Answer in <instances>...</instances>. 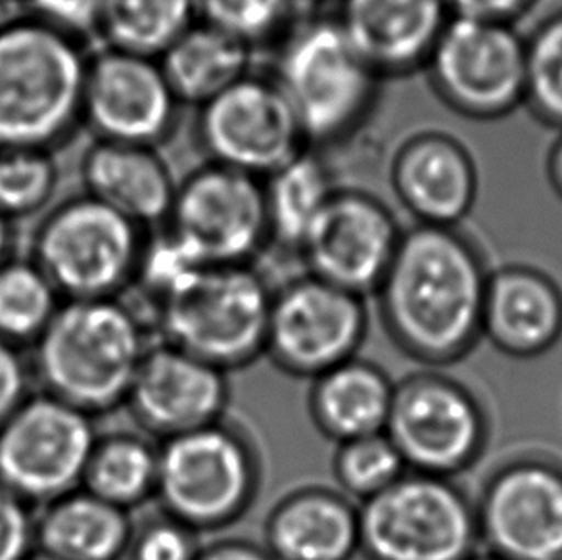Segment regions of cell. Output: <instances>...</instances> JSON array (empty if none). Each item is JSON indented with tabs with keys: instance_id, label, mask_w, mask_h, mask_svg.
<instances>
[{
	"instance_id": "obj_20",
	"label": "cell",
	"mask_w": 562,
	"mask_h": 560,
	"mask_svg": "<svg viewBox=\"0 0 562 560\" xmlns=\"http://www.w3.org/2000/svg\"><path fill=\"white\" fill-rule=\"evenodd\" d=\"M338 22L380 77L425 68L453 18L446 0H340Z\"/></svg>"
},
{
	"instance_id": "obj_38",
	"label": "cell",
	"mask_w": 562,
	"mask_h": 560,
	"mask_svg": "<svg viewBox=\"0 0 562 560\" xmlns=\"http://www.w3.org/2000/svg\"><path fill=\"white\" fill-rule=\"evenodd\" d=\"M25 369L10 341L0 338V426L25 400Z\"/></svg>"
},
{
	"instance_id": "obj_42",
	"label": "cell",
	"mask_w": 562,
	"mask_h": 560,
	"mask_svg": "<svg viewBox=\"0 0 562 560\" xmlns=\"http://www.w3.org/2000/svg\"><path fill=\"white\" fill-rule=\"evenodd\" d=\"M8 244H10V231H8L7 217L0 215V266H4Z\"/></svg>"
},
{
	"instance_id": "obj_17",
	"label": "cell",
	"mask_w": 562,
	"mask_h": 560,
	"mask_svg": "<svg viewBox=\"0 0 562 560\" xmlns=\"http://www.w3.org/2000/svg\"><path fill=\"white\" fill-rule=\"evenodd\" d=\"M179 108L156 58L106 48L89 60L83 117L99 141L158 148L176 131Z\"/></svg>"
},
{
	"instance_id": "obj_9",
	"label": "cell",
	"mask_w": 562,
	"mask_h": 560,
	"mask_svg": "<svg viewBox=\"0 0 562 560\" xmlns=\"http://www.w3.org/2000/svg\"><path fill=\"white\" fill-rule=\"evenodd\" d=\"M146 238V228L87 194L45 221L35 266L68 302L120 298L135 284Z\"/></svg>"
},
{
	"instance_id": "obj_4",
	"label": "cell",
	"mask_w": 562,
	"mask_h": 560,
	"mask_svg": "<svg viewBox=\"0 0 562 560\" xmlns=\"http://www.w3.org/2000/svg\"><path fill=\"white\" fill-rule=\"evenodd\" d=\"M89 60L76 37L41 20L0 27V150L45 146L83 117Z\"/></svg>"
},
{
	"instance_id": "obj_5",
	"label": "cell",
	"mask_w": 562,
	"mask_h": 560,
	"mask_svg": "<svg viewBox=\"0 0 562 560\" xmlns=\"http://www.w3.org/2000/svg\"><path fill=\"white\" fill-rule=\"evenodd\" d=\"M274 288L254 266L204 267L150 317L158 340L223 372L266 357Z\"/></svg>"
},
{
	"instance_id": "obj_18",
	"label": "cell",
	"mask_w": 562,
	"mask_h": 560,
	"mask_svg": "<svg viewBox=\"0 0 562 560\" xmlns=\"http://www.w3.org/2000/svg\"><path fill=\"white\" fill-rule=\"evenodd\" d=\"M227 372L166 341H153L125 407L140 432L154 439L183 436L227 418Z\"/></svg>"
},
{
	"instance_id": "obj_11",
	"label": "cell",
	"mask_w": 562,
	"mask_h": 560,
	"mask_svg": "<svg viewBox=\"0 0 562 560\" xmlns=\"http://www.w3.org/2000/svg\"><path fill=\"white\" fill-rule=\"evenodd\" d=\"M367 334L366 298L302 273L273 290L266 357L284 374L312 382L358 357Z\"/></svg>"
},
{
	"instance_id": "obj_21",
	"label": "cell",
	"mask_w": 562,
	"mask_h": 560,
	"mask_svg": "<svg viewBox=\"0 0 562 560\" xmlns=\"http://www.w3.org/2000/svg\"><path fill=\"white\" fill-rule=\"evenodd\" d=\"M562 338V288L538 267L510 264L490 273L482 340L513 359H533Z\"/></svg>"
},
{
	"instance_id": "obj_22",
	"label": "cell",
	"mask_w": 562,
	"mask_h": 560,
	"mask_svg": "<svg viewBox=\"0 0 562 560\" xmlns=\"http://www.w3.org/2000/svg\"><path fill=\"white\" fill-rule=\"evenodd\" d=\"M273 560H351L359 555V507L328 485H302L274 503L263 526Z\"/></svg>"
},
{
	"instance_id": "obj_8",
	"label": "cell",
	"mask_w": 562,
	"mask_h": 560,
	"mask_svg": "<svg viewBox=\"0 0 562 560\" xmlns=\"http://www.w3.org/2000/svg\"><path fill=\"white\" fill-rule=\"evenodd\" d=\"M384 432L409 472L457 480L486 453L490 418L464 382L423 369L395 382Z\"/></svg>"
},
{
	"instance_id": "obj_36",
	"label": "cell",
	"mask_w": 562,
	"mask_h": 560,
	"mask_svg": "<svg viewBox=\"0 0 562 560\" xmlns=\"http://www.w3.org/2000/svg\"><path fill=\"white\" fill-rule=\"evenodd\" d=\"M35 539L25 501L0 484V560H27Z\"/></svg>"
},
{
	"instance_id": "obj_28",
	"label": "cell",
	"mask_w": 562,
	"mask_h": 560,
	"mask_svg": "<svg viewBox=\"0 0 562 560\" xmlns=\"http://www.w3.org/2000/svg\"><path fill=\"white\" fill-rule=\"evenodd\" d=\"M156 484L158 441L131 432L99 438L85 470L87 492L131 513L156 497Z\"/></svg>"
},
{
	"instance_id": "obj_41",
	"label": "cell",
	"mask_w": 562,
	"mask_h": 560,
	"mask_svg": "<svg viewBox=\"0 0 562 560\" xmlns=\"http://www.w3.org/2000/svg\"><path fill=\"white\" fill-rule=\"evenodd\" d=\"M549 182L553 184L557 194L562 198V133L551 146L548 156Z\"/></svg>"
},
{
	"instance_id": "obj_43",
	"label": "cell",
	"mask_w": 562,
	"mask_h": 560,
	"mask_svg": "<svg viewBox=\"0 0 562 560\" xmlns=\"http://www.w3.org/2000/svg\"><path fill=\"white\" fill-rule=\"evenodd\" d=\"M469 560H505V559H499V557H495V555H490V553H486V551H484V553H476V555H472L471 559Z\"/></svg>"
},
{
	"instance_id": "obj_26",
	"label": "cell",
	"mask_w": 562,
	"mask_h": 560,
	"mask_svg": "<svg viewBox=\"0 0 562 560\" xmlns=\"http://www.w3.org/2000/svg\"><path fill=\"white\" fill-rule=\"evenodd\" d=\"M251 51L238 38L196 22L158 61L181 107L200 108L250 76Z\"/></svg>"
},
{
	"instance_id": "obj_6",
	"label": "cell",
	"mask_w": 562,
	"mask_h": 560,
	"mask_svg": "<svg viewBox=\"0 0 562 560\" xmlns=\"http://www.w3.org/2000/svg\"><path fill=\"white\" fill-rule=\"evenodd\" d=\"M261 459L254 439L223 418L158 444L161 513L200 534L238 523L258 500Z\"/></svg>"
},
{
	"instance_id": "obj_7",
	"label": "cell",
	"mask_w": 562,
	"mask_h": 560,
	"mask_svg": "<svg viewBox=\"0 0 562 560\" xmlns=\"http://www.w3.org/2000/svg\"><path fill=\"white\" fill-rule=\"evenodd\" d=\"M358 507L366 560H469L479 553L474 500L457 480L407 470Z\"/></svg>"
},
{
	"instance_id": "obj_15",
	"label": "cell",
	"mask_w": 562,
	"mask_h": 560,
	"mask_svg": "<svg viewBox=\"0 0 562 560\" xmlns=\"http://www.w3.org/2000/svg\"><path fill=\"white\" fill-rule=\"evenodd\" d=\"M196 137L210 164L261 181L307 148L281 89L251 74L198 108Z\"/></svg>"
},
{
	"instance_id": "obj_12",
	"label": "cell",
	"mask_w": 562,
	"mask_h": 560,
	"mask_svg": "<svg viewBox=\"0 0 562 560\" xmlns=\"http://www.w3.org/2000/svg\"><path fill=\"white\" fill-rule=\"evenodd\" d=\"M434 91L474 120H497L525 102V37L510 23L451 18L426 61Z\"/></svg>"
},
{
	"instance_id": "obj_16",
	"label": "cell",
	"mask_w": 562,
	"mask_h": 560,
	"mask_svg": "<svg viewBox=\"0 0 562 560\" xmlns=\"http://www.w3.org/2000/svg\"><path fill=\"white\" fill-rule=\"evenodd\" d=\"M403 228L382 200L338 189L305 235L297 256L304 273L371 298L394 259Z\"/></svg>"
},
{
	"instance_id": "obj_2",
	"label": "cell",
	"mask_w": 562,
	"mask_h": 560,
	"mask_svg": "<svg viewBox=\"0 0 562 560\" xmlns=\"http://www.w3.org/2000/svg\"><path fill=\"white\" fill-rule=\"evenodd\" d=\"M37 340L38 379L48 395L91 417L125 405L153 346L146 318L120 298L69 300Z\"/></svg>"
},
{
	"instance_id": "obj_35",
	"label": "cell",
	"mask_w": 562,
	"mask_h": 560,
	"mask_svg": "<svg viewBox=\"0 0 562 560\" xmlns=\"http://www.w3.org/2000/svg\"><path fill=\"white\" fill-rule=\"evenodd\" d=\"M200 536L184 524L160 513L145 526L135 528L131 539L130 560H196Z\"/></svg>"
},
{
	"instance_id": "obj_23",
	"label": "cell",
	"mask_w": 562,
	"mask_h": 560,
	"mask_svg": "<svg viewBox=\"0 0 562 560\" xmlns=\"http://www.w3.org/2000/svg\"><path fill=\"white\" fill-rule=\"evenodd\" d=\"M87 194L143 228L166 225L177 184L158 148L99 141L83 159Z\"/></svg>"
},
{
	"instance_id": "obj_40",
	"label": "cell",
	"mask_w": 562,
	"mask_h": 560,
	"mask_svg": "<svg viewBox=\"0 0 562 560\" xmlns=\"http://www.w3.org/2000/svg\"><path fill=\"white\" fill-rule=\"evenodd\" d=\"M196 560H273L263 544L244 538H223L200 547Z\"/></svg>"
},
{
	"instance_id": "obj_25",
	"label": "cell",
	"mask_w": 562,
	"mask_h": 560,
	"mask_svg": "<svg viewBox=\"0 0 562 560\" xmlns=\"http://www.w3.org/2000/svg\"><path fill=\"white\" fill-rule=\"evenodd\" d=\"M133 534L130 511L76 490L50 503L35 539L43 555L56 560H122Z\"/></svg>"
},
{
	"instance_id": "obj_33",
	"label": "cell",
	"mask_w": 562,
	"mask_h": 560,
	"mask_svg": "<svg viewBox=\"0 0 562 560\" xmlns=\"http://www.w3.org/2000/svg\"><path fill=\"white\" fill-rule=\"evenodd\" d=\"M198 22L256 48L289 31L294 0H194Z\"/></svg>"
},
{
	"instance_id": "obj_27",
	"label": "cell",
	"mask_w": 562,
	"mask_h": 560,
	"mask_svg": "<svg viewBox=\"0 0 562 560\" xmlns=\"http://www.w3.org/2000/svg\"><path fill=\"white\" fill-rule=\"evenodd\" d=\"M340 189L327 159L307 146L263 179L271 244L300 251L307 231Z\"/></svg>"
},
{
	"instance_id": "obj_31",
	"label": "cell",
	"mask_w": 562,
	"mask_h": 560,
	"mask_svg": "<svg viewBox=\"0 0 562 560\" xmlns=\"http://www.w3.org/2000/svg\"><path fill=\"white\" fill-rule=\"evenodd\" d=\"M407 472L386 432L336 446L333 477L336 490L353 503H366L395 484Z\"/></svg>"
},
{
	"instance_id": "obj_30",
	"label": "cell",
	"mask_w": 562,
	"mask_h": 560,
	"mask_svg": "<svg viewBox=\"0 0 562 560\" xmlns=\"http://www.w3.org/2000/svg\"><path fill=\"white\" fill-rule=\"evenodd\" d=\"M58 292L35 264L0 266V338L33 340L45 331L54 313Z\"/></svg>"
},
{
	"instance_id": "obj_37",
	"label": "cell",
	"mask_w": 562,
	"mask_h": 560,
	"mask_svg": "<svg viewBox=\"0 0 562 560\" xmlns=\"http://www.w3.org/2000/svg\"><path fill=\"white\" fill-rule=\"evenodd\" d=\"M37 20L68 35L99 31L104 0H30Z\"/></svg>"
},
{
	"instance_id": "obj_14",
	"label": "cell",
	"mask_w": 562,
	"mask_h": 560,
	"mask_svg": "<svg viewBox=\"0 0 562 560\" xmlns=\"http://www.w3.org/2000/svg\"><path fill=\"white\" fill-rule=\"evenodd\" d=\"M480 546L505 560H562V464L518 455L487 474L474 500Z\"/></svg>"
},
{
	"instance_id": "obj_13",
	"label": "cell",
	"mask_w": 562,
	"mask_h": 560,
	"mask_svg": "<svg viewBox=\"0 0 562 560\" xmlns=\"http://www.w3.org/2000/svg\"><path fill=\"white\" fill-rule=\"evenodd\" d=\"M99 434L91 415L38 395L0 426V484L23 501L60 500L83 484Z\"/></svg>"
},
{
	"instance_id": "obj_39",
	"label": "cell",
	"mask_w": 562,
	"mask_h": 560,
	"mask_svg": "<svg viewBox=\"0 0 562 560\" xmlns=\"http://www.w3.org/2000/svg\"><path fill=\"white\" fill-rule=\"evenodd\" d=\"M451 15L482 20V22L510 23L532 8L536 0H446Z\"/></svg>"
},
{
	"instance_id": "obj_19",
	"label": "cell",
	"mask_w": 562,
	"mask_h": 560,
	"mask_svg": "<svg viewBox=\"0 0 562 560\" xmlns=\"http://www.w3.org/2000/svg\"><path fill=\"white\" fill-rule=\"evenodd\" d=\"M390 182L417 225L459 227L479 198V169L471 152L441 131L403 141L390 166Z\"/></svg>"
},
{
	"instance_id": "obj_3",
	"label": "cell",
	"mask_w": 562,
	"mask_h": 560,
	"mask_svg": "<svg viewBox=\"0 0 562 560\" xmlns=\"http://www.w3.org/2000/svg\"><path fill=\"white\" fill-rule=\"evenodd\" d=\"M274 85L312 148L356 135L373 112L382 77L359 54L338 18L290 25L274 60Z\"/></svg>"
},
{
	"instance_id": "obj_1",
	"label": "cell",
	"mask_w": 562,
	"mask_h": 560,
	"mask_svg": "<svg viewBox=\"0 0 562 560\" xmlns=\"http://www.w3.org/2000/svg\"><path fill=\"white\" fill-rule=\"evenodd\" d=\"M490 273L484 254L459 227L403 228L373 295L384 333L425 369L463 361L482 340Z\"/></svg>"
},
{
	"instance_id": "obj_29",
	"label": "cell",
	"mask_w": 562,
	"mask_h": 560,
	"mask_svg": "<svg viewBox=\"0 0 562 560\" xmlns=\"http://www.w3.org/2000/svg\"><path fill=\"white\" fill-rule=\"evenodd\" d=\"M196 22L194 0H104L99 33L108 48L158 60Z\"/></svg>"
},
{
	"instance_id": "obj_24",
	"label": "cell",
	"mask_w": 562,
	"mask_h": 560,
	"mask_svg": "<svg viewBox=\"0 0 562 560\" xmlns=\"http://www.w3.org/2000/svg\"><path fill=\"white\" fill-rule=\"evenodd\" d=\"M394 392L395 380L358 356L312 380L307 411L321 436L338 446L386 430Z\"/></svg>"
},
{
	"instance_id": "obj_32",
	"label": "cell",
	"mask_w": 562,
	"mask_h": 560,
	"mask_svg": "<svg viewBox=\"0 0 562 560\" xmlns=\"http://www.w3.org/2000/svg\"><path fill=\"white\" fill-rule=\"evenodd\" d=\"M525 102L533 115L562 131V10L525 37Z\"/></svg>"
},
{
	"instance_id": "obj_10",
	"label": "cell",
	"mask_w": 562,
	"mask_h": 560,
	"mask_svg": "<svg viewBox=\"0 0 562 560\" xmlns=\"http://www.w3.org/2000/svg\"><path fill=\"white\" fill-rule=\"evenodd\" d=\"M164 231L202 266H254L271 244L263 181L207 161L177 184Z\"/></svg>"
},
{
	"instance_id": "obj_44",
	"label": "cell",
	"mask_w": 562,
	"mask_h": 560,
	"mask_svg": "<svg viewBox=\"0 0 562 560\" xmlns=\"http://www.w3.org/2000/svg\"><path fill=\"white\" fill-rule=\"evenodd\" d=\"M27 560H56V559H53V557H46V555H37V557H31V559H27Z\"/></svg>"
},
{
	"instance_id": "obj_34",
	"label": "cell",
	"mask_w": 562,
	"mask_h": 560,
	"mask_svg": "<svg viewBox=\"0 0 562 560\" xmlns=\"http://www.w3.org/2000/svg\"><path fill=\"white\" fill-rule=\"evenodd\" d=\"M56 167L45 150H0V215L35 212L53 194Z\"/></svg>"
}]
</instances>
